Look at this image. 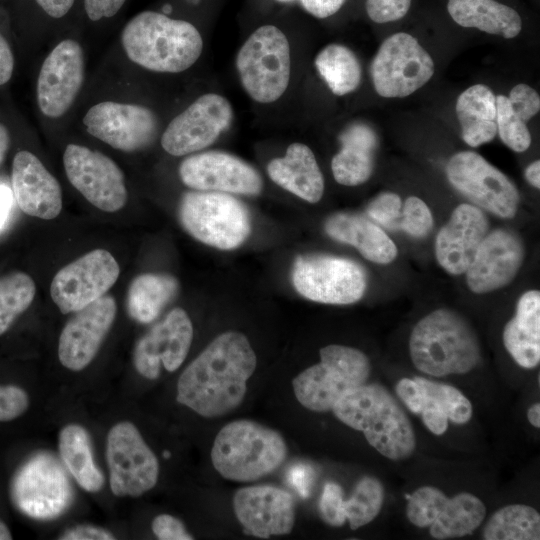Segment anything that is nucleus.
Here are the masks:
<instances>
[{"label": "nucleus", "mask_w": 540, "mask_h": 540, "mask_svg": "<svg viewBox=\"0 0 540 540\" xmlns=\"http://www.w3.org/2000/svg\"><path fill=\"white\" fill-rule=\"evenodd\" d=\"M256 364L248 338L241 332H224L181 373L176 400L200 416H224L243 402Z\"/></svg>", "instance_id": "f257e3e1"}, {"label": "nucleus", "mask_w": 540, "mask_h": 540, "mask_svg": "<svg viewBox=\"0 0 540 540\" xmlns=\"http://www.w3.org/2000/svg\"><path fill=\"white\" fill-rule=\"evenodd\" d=\"M121 42L132 62L161 73L187 70L203 50V39L193 24L154 11L134 16L124 26Z\"/></svg>", "instance_id": "f03ea898"}, {"label": "nucleus", "mask_w": 540, "mask_h": 540, "mask_svg": "<svg viewBox=\"0 0 540 540\" xmlns=\"http://www.w3.org/2000/svg\"><path fill=\"white\" fill-rule=\"evenodd\" d=\"M334 415L364 433L368 443L391 460L408 458L416 440L403 409L379 384H362L345 392L334 404Z\"/></svg>", "instance_id": "7ed1b4c3"}, {"label": "nucleus", "mask_w": 540, "mask_h": 540, "mask_svg": "<svg viewBox=\"0 0 540 540\" xmlns=\"http://www.w3.org/2000/svg\"><path fill=\"white\" fill-rule=\"evenodd\" d=\"M409 349L414 366L436 377L467 373L480 361L475 332L450 309H437L423 317L411 332Z\"/></svg>", "instance_id": "20e7f679"}, {"label": "nucleus", "mask_w": 540, "mask_h": 540, "mask_svg": "<svg viewBox=\"0 0 540 540\" xmlns=\"http://www.w3.org/2000/svg\"><path fill=\"white\" fill-rule=\"evenodd\" d=\"M282 435L261 423L239 419L217 433L211 461L224 478L237 482L256 481L273 473L287 458Z\"/></svg>", "instance_id": "39448f33"}, {"label": "nucleus", "mask_w": 540, "mask_h": 540, "mask_svg": "<svg viewBox=\"0 0 540 540\" xmlns=\"http://www.w3.org/2000/svg\"><path fill=\"white\" fill-rule=\"evenodd\" d=\"M319 353L320 362L299 373L292 387L302 406L326 412L345 392L366 383L370 362L362 351L344 345H327Z\"/></svg>", "instance_id": "423d86ee"}, {"label": "nucleus", "mask_w": 540, "mask_h": 540, "mask_svg": "<svg viewBox=\"0 0 540 540\" xmlns=\"http://www.w3.org/2000/svg\"><path fill=\"white\" fill-rule=\"evenodd\" d=\"M241 84L251 99L272 103L286 91L291 77V53L286 35L274 25L257 28L236 57Z\"/></svg>", "instance_id": "0eeeda50"}, {"label": "nucleus", "mask_w": 540, "mask_h": 540, "mask_svg": "<svg viewBox=\"0 0 540 540\" xmlns=\"http://www.w3.org/2000/svg\"><path fill=\"white\" fill-rule=\"evenodd\" d=\"M179 219L196 240L222 250L239 247L251 231L245 205L223 192L185 193L179 206Z\"/></svg>", "instance_id": "6e6552de"}, {"label": "nucleus", "mask_w": 540, "mask_h": 540, "mask_svg": "<svg viewBox=\"0 0 540 540\" xmlns=\"http://www.w3.org/2000/svg\"><path fill=\"white\" fill-rule=\"evenodd\" d=\"M291 278L301 296L324 304L355 303L367 288L366 273L358 263L332 255L297 256Z\"/></svg>", "instance_id": "1a4fd4ad"}, {"label": "nucleus", "mask_w": 540, "mask_h": 540, "mask_svg": "<svg viewBox=\"0 0 540 540\" xmlns=\"http://www.w3.org/2000/svg\"><path fill=\"white\" fill-rule=\"evenodd\" d=\"M370 71L374 89L380 96L402 98L432 78L434 62L415 37L399 32L381 44Z\"/></svg>", "instance_id": "9d476101"}, {"label": "nucleus", "mask_w": 540, "mask_h": 540, "mask_svg": "<svg viewBox=\"0 0 540 540\" xmlns=\"http://www.w3.org/2000/svg\"><path fill=\"white\" fill-rule=\"evenodd\" d=\"M106 461L110 488L115 496L139 497L158 481V459L131 422H119L109 430Z\"/></svg>", "instance_id": "9b49d317"}, {"label": "nucleus", "mask_w": 540, "mask_h": 540, "mask_svg": "<svg viewBox=\"0 0 540 540\" xmlns=\"http://www.w3.org/2000/svg\"><path fill=\"white\" fill-rule=\"evenodd\" d=\"M449 182L474 204L501 218L515 216L520 195L514 183L473 151L453 155L446 165Z\"/></svg>", "instance_id": "f8f14e48"}, {"label": "nucleus", "mask_w": 540, "mask_h": 540, "mask_svg": "<svg viewBox=\"0 0 540 540\" xmlns=\"http://www.w3.org/2000/svg\"><path fill=\"white\" fill-rule=\"evenodd\" d=\"M119 273L112 254L95 249L55 274L50 286L51 298L61 313L77 312L102 297L115 284Z\"/></svg>", "instance_id": "ddd939ff"}, {"label": "nucleus", "mask_w": 540, "mask_h": 540, "mask_svg": "<svg viewBox=\"0 0 540 540\" xmlns=\"http://www.w3.org/2000/svg\"><path fill=\"white\" fill-rule=\"evenodd\" d=\"M63 164L70 183L96 208L116 212L126 204L123 172L110 157L85 146L69 144Z\"/></svg>", "instance_id": "4468645a"}, {"label": "nucleus", "mask_w": 540, "mask_h": 540, "mask_svg": "<svg viewBox=\"0 0 540 540\" xmlns=\"http://www.w3.org/2000/svg\"><path fill=\"white\" fill-rule=\"evenodd\" d=\"M232 106L223 96L207 93L173 118L161 137L170 155L184 156L210 146L231 124Z\"/></svg>", "instance_id": "2eb2a0df"}, {"label": "nucleus", "mask_w": 540, "mask_h": 540, "mask_svg": "<svg viewBox=\"0 0 540 540\" xmlns=\"http://www.w3.org/2000/svg\"><path fill=\"white\" fill-rule=\"evenodd\" d=\"M83 123L90 135L124 152L147 147L158 131V120L152 110L142 105L114 101L92 106Z\"/></svg>", "instance_id": "dca6fc26"}, {"label": "nucleus", "mask_w": 540, "mask_h": 540, "mask_svg": "<svg viewBox=\"0 0 540 540\" xmlns=\"http://www.w3.org/2000/svg\"><path fill=\"white\" fill-rule=\"evenodd\" d=\"M11 498L17 508L34 518H52L70 499V487L58 463L45 455L27 461L11 483Z\"/></svg>", "instance_id": "f3484780"}, {"label": "nucleus", "mask_w": 540, "mask_h": 540, "mask_svg": "<svg viewBox=\"0 0 540 540\" xmlns=\"http://www.w3.org/2000/svg\"><path fill=\"white\" fill-rule=\"evenodd\" d=\"M84 80V55L72 39L58 43L42 63L37 80V101L41 112L50 118L64 115Z\"/></svg>", "instance_id": "a211bd4d"}, {"label": "nucleus", "mask_w": 540, "mask_h": 540, "mask_svg": "<svg viewBox=\"0 0 540 540\" xmlns=\"http://www.w3.org/2000/svg\"><path fill=\"white\" fill-rule=\"evenodd\" d=\"M179 176L186 186L198 191L257 195L263 186L256 169L223 151L187 157L179 166Z\"/></svg>", "instance_id": "6ab92c4d"}, {"label": "nucleus", "mask_w": 540, "mask_h": 540, "mask_svg": "<svg viewBox=\"0 0 540 540\" xmlns=\"http://www.w3.org/2000/svg\"><path fill=\"white\" fill-rule=\"evenodd\" d=\"M192 339L189 316L182 308H174L137 342L133 353L136 370L150 380L159 377L161 364L169 372L177 370L188 354Z\"/></svg>", "instance_id": "aec40b11"}, {"label": "nucleus", "mask_w": 540, "mask_h": 540, "mask_svg": "<svg viewBox=\"0 0 540 540\" xmlns=\"http://www.w3.org/2000/svg\"><path fill=\"white\" fill-rule=\"evenodd\" d=\"M233 510L244 532L262 539L289 534L295 524L293 497L269 484L238 489L233 496Z\"/></svg>", "instance_id": "412c9836"}, {"label": "nucleus", "mask_w": 540, "mask_h": 540, "mask_svg": "<svg viewBox=\"0 0 540 540\" xmlns=\"http://www.w3.org/2000/svg\"><path fill=\"white\" fill-rule=\"evenodd\" d=\"M117 313L112 296L103 295L77 311L64 326L58 343V358L71 371H81L95 358Z\"/></svg>", "instance_id": "4be33fe9"}, {"label": "nucleus", "mask_w": 540, "mask_h": 540, "mask_svg": "<svg viewBox=\"0 0 540 540\" xmlns=\"http://www.w3.org/2000/svg\"><path fill=\"white\" fill-rule=\"evenodd\" d=\"M523 259L524 247L514 232H488L465 272L467 285L478 294L502 288L514 279Z\"/></svg>", "instance_id": "5701e85b"}, {"label": "nucleus", "mask_w": 540, "mask_h": 540, "mask_svg": "<svg viewBox=\"0 0 540 540\" xmlns=\"http://www.w3.org/2000/svg\"><path fill=\"white\" fill-rule=\"evenodd\" d=\"M488 230V219L479 207L467 203L457 206L436 237L439 265L452 275L465 273Z\"/></svg>", "instance_id": "b1692460"}, {"label": "nucleus", "mask_w": 540, "mask_h": 540, "mask_svg": "<svg viewBox=\"0 0 540 540\" xmlns=\"http://www.w3.org/2000/svg\"><path fill=\"white\" fill-rule=\"evenodd\" d=\"M11 183L13 197L25 214L45 220L60 214L61 187L33 153L22 150L15 154Z\"/></svg>", "instance_id": "393cba45"}, {"label": "nucleus", "mask_w": 540, "mask_h": 540, "mask_svg": "<svg viewBox=\"0 0 540 540\" xmlns=\"http://www.w3.org/2000/svg\"><path fill=\"white\" fill-rule=\"evenodd\" d=\"M271 180L299 198L317 203L324 192V179L312 150L303 143H292L283 157L267 166Z\"/></svg>", "instance_id": "a878e982"}, {"label": "nucleus", "mask_w": 540, "mask_h": 540, "mask_svg": "<svg viewBox=\"0 0 540 540\" xmlns=\"http://www.w3.org/2000/svg\"><path fill=\"white\" fill-rule=\"evenodd\" d=\"M325 232L334 240L355 247L374 263L388 264L398 253L395 243L376 223L354 213H336L324 224Z\"/></svg>", "instance_id": "bb28decb"}, {"label": "nucleus", "mask_w": 540, "mask_h": 540, "mask_svg": "<svg viewBox=\"0 0 540 540\" xmlns=\"http://www.w3.org/2000/svg\"><path fill=\"white\" fill-rule=\"evenodd\" d=\"M340 151L331 161L336 182L357 186L366 182L374 168L378 140L373 129L364 123L349 125L339 136Z\"/></svg>", "instance_id": "cd10ccee"}, {"label": "nucleus", "mask_w": 540, "mask_h": 540, "mask_svg": "<svg viewBox=\"0 0 540 540\" xmlns=\"http://www.w3.org/2000/svg\"><path fill=\"white\" fill-rule=\"evenodd\" d=\"M503 343L513 359L524 368L540 361V293L525 292L518 300L516 314L504 327Z\"/></svg>", "instance_id": "c85d7f7f"}, {"label": "nucleus", "mask_w": 540, "mask_h": 540, "mask_svg": "<svg viewBox=\"0 0 540 540\" xmlns=\"http://www.w3.org/2000/svg\"><path fill=\"white\" fill-rule=\"evenodd\" d=\"M463 140L478 147L494 139L497 134L496 96L492 90L475 84L463 91L455 106Z\"/></svg>", "instance_id": "c756f323"}, {"label": "nucleus", "mask_w": 540, "mask_h": 540, "mask_svg": "<svg viewBox=\"0 0 540 540\" xmlns=\"http://www.w3.org/2000/svg\"><path fill=\"white\" fill-rule=\"evenodd\" d=\"M447 10L462 27L477 28L507 39L516 37L522 28L518 12L495 0H448Z\"/></svg>", "instance_id": "7c9ffc66"}, {"label": "nucleus", "mask_w": 540, "mask_h": 540, "mask_svg": "<svg viewBox=\"0 0 540 540\" xmlns=\"http://www.w3.org/2000/svg\"><path fill=\"white\" fill-rule=\"evenodd\" d=\"M58 447L62 461L81 488L91 493L103 488L105 477L94 462L90 437L81 425L64 426Z\"/></svg>", "instance_id": "2f4dec72"}, {"label": "nucleus", "mask_w": 540, "mask_h": 540, "mask_svg": "<svg viewBox=\"0 0 540 540\" xmlns=\"http://www.w3.org/2000/svg\"><path fill=\"white\" fill-rule=\"evenodd\" d=\"M178 290L177 280L167 274L144 273L130 284L127 310L131 318L141 323L155 320Z\"/></svg>", "instance_id": "473e14b6"}, {"label": "nucleus", "mask_w": 540, "mask_h": 540, "mask_svg": "<svg viewBox=\"0 0 540 540\" xmlns=\"http://www.w3.org/2000/svg\"><path fill=\"white\" fill-rule=\"evenodd\" d=\"M486 515L484 503L475 495L460 493L448 499L444 508L430 525L435 539L462 537L475 531Z\"/></svg>", "instance_id": "72a5a7b5"}, {"label": "nucleus", "mask_w": 540, "mask_h": 540, "mask_svg": "<svg viewBox=\"0 0 540 540\" xmlns=\"http://www.w3.org/2000/svg\"><path fill=\"white\" fill-rule=\"evenodd\" d=\"M315 66L333 94L353 92L361 81V66L352 50L340 44L325 46L315 58Z\"/></svg>", "instance_id": "f704fd0d"}, {"label": "nucleus", "mask_w": 540, "mask_h": 540, "mask_svg": "<svg viewBox=\"0 0 540 540\" xmlns=\"http://www.w3.org/2000/svg\"><path fill=\"white\" fill-rule=\"evenodd\" d=\"M486 540H538L540 515L532 507L511 504L497 510L483 530Z\"/></svg>", "instance_id": "c9c22d12"}, {"label": "nucleus", "mask_w": 540, "mask_h": 540, "mask_svg": "<svg viewBox=\"0 0 540 540\" xmlns=\"http://www.w3.org/2000/svg\"><path fill=\"white\" fill-rule=\"evenodd\" d=\"M35 292L33 279L24 272L9 273L0 278V335L31 305Z\"/></svg>", "instance_id": "e433bc0d"}, {"label": "nucleus", "mask_w": 540, "mask_h": 540, "mask_svg": "<svg viewBox=\"0 0 540 540\" xmlns=\"http://www.w3.org/2000/svg\"><path fill=\"white\" fill-rule=\"evenodd\" d=\"M384 500L383 486L374 477H363L351 497L343 500V511L351 529L370 523L380 512Z\"/></svg>", "instance_id": "4c0bfd02"}, {"label": "nucleus", "mask_w": 540, "mask_h": 540, "mask_svg": "<svg viewBox=\"0 0 540 540\" xmlns=\"http://www.w3.org/2000/svg\"><path fill=\"white\" fill-rule=\"evenodd\" d=\"M497 133L501 141L515 152L526 151L531 144V135L525 121L511 106L507 96H496Z\"/></svg>", "instance_id": "58836bf2"}, {"label": "nucleus", "mask_w": 540, "mask_h": 540, "mask_svg": "<svg viewBox=\"0 0 540 540\" xmlns=\"http://www.w3.org/2000/svg\"><path fill=\"white\" fill-rule=\"evenodd\" d=\"M424 393L438 402L448 419L457 424L468 422L473 410L470 401L455 387L415 377Z\"/></svg>", "instance_id": "ea45409f"}, {"label": "nucleus", "mask_w": 540, "mask_h": 540, "mask_svg": "<svg viewBox=\"0 0 540 540\" xmlns=\"http://www.w3.org/2000/svg\"><path fill=\"white\" fill-rule=\"evenodd\" d=\"M447 501V496L438 488L432 486L420 487L409 498L406 510L407 517L415 526H430Z\"/></svg>", "instance_id": "a19ab883"}, {"label": "nucleus", "mask_w": 540, "mask_h": 540, "mask_svg": "<svg viewBox=\"0 0 540 540\" xmlns=\"http://www.w3.org/2000/svg\"><path fill=\"white\" fill-rule=\"evenodd\" d=\"M433 227V216L427 204L416 196L408 197L403 205L399 228L407 234L421 238Z\"/></svg>", "instance_id": "79ce46f5"}, {"label": "nucleus", "mask_w": 540, "mask_h": 540, "mask_svg": "<svg viewBox=\"0 0 540 540\" xmlns=\"http://www.w3.org/2000/svg\"><path fill=\"white\" fill-rule=\"evenodd\" d=\"M401 208V199L397 194L383 192L368 204L366 213L377 225L395 230L399 228Z\"/></svg>", "instance_id": "37998d69"}, {"label": "nucleus", "mask_w": 540, "mask_h": 540, "mask_svg": "<svg viewBox=\"0 0 540 540\" xmlns=\"http://www.w3.org/2000/svg\"><path fill=\"white\" fill-rule=\"evenodd\" d=\"M343 491L336 483H326L319 501L322 519L329 525L342 526L346 517L343 511Z\"/></svg>", "instance_id": "c03bdc74"}, {"label": "nucleus", "mask_w": 540, "mask_h": 540, "mask_svg": "<svg viewBox=\"0 0 540 540\" xmlns=\"http://www.w3.org/2000/svg\"><path fill=\"white\" fill-rule=\"evenodd\" d=\"M29 407L26 391L15 385L0 386V422L14 420Z\"/></svg>", "instance_id": "a18cd8bd"}, {"label": "nucleus", "mask_w": 540, "mask_h": 540, "mask_svg": "<svg viewBox=\"0 0 540 540\" xmlns=\"http://www.w3.org/2000/svg\"><path fill=\"white\" fill-rule=\"evenodd\" d=\"M411 0H366V12L376 23H387L406 15Z\"/></svg>", "instance_id": "49530a36"}, {"label": "nucleus", "mask_w": 540, "mask_h": 540, "mask_svg": "<svg viewBox=\"0 0 540 540\" xmlns=\"http://www.w3.org/2000/svg\"><path fill=\"white\" fill-rule=\"evenodd\" d=\"M514 111L526 122L540 110L539 94L527 84L514 86L508 97Z\"/></svg>", "instance_id": "de8ad7c7"}, {"label": "nucleus", "mask_w": 540, "mask_h": 540, "mask_svg": "<svg viewBox=\"0 0 540 540\" xmlns=\"http://www.w3.org/2000/svg\"><path fill=\"white\" fill-rule=\"evenodd\" d=\"M154 535L160 540H192L194 537L187 532L184 524L170 514L156 516L151 524Z\"/></svg>", "instance_id": "09e8293b"}, {"label": "nucleus", "mask_w": 540, "mask_h": 540, "mask_svg": "<svg viewBox=\"0 0 540 540\" xmlns=\"http://www.w3.org/2000/svg\"><path fill=\"white\" fill-rule=\"evenodd\" d=\"M420 414L426 427L435 435H442L447 430L448 417L433 398L427 395L425 396Z\"/></svg>", "instance_id": "8fccbe9b"}, {"label": "nucleus", "mask_w": 540, "mask_h": 540, "mask_svg": "<svg viewBox=\"0 0 540 540\" xmlns=\"http://www.w3.org/2000/svg\"><path fill=\"white\" fill-rule=\"evenodd\" d=\"M396 393L411 412H421L426 395L415 379H401L396 385Z\"/></svg>", "instance_id": "3c124183"}, {"label": "nucleus", "mask_w": 540, "mask_h": 540, "mask_svg": "<svg viewBox=\"0 0 540 540\" xmlns=\"http://www.w3.org/2000/svg\"><path fill=\"white\" fill-rule=\"evenodd\" d=\"M61 540H114L115 536L102 527L82 524L65 530L60 536Z\"/></svg>", "instance_id": "603ef678"}, {"label": "nucleus", "mask_w": 540, "mask_h": 540, "mask_svg": "<svg viewBox=\"0 0 540 540\" xmlns=\"http://www.w3.org/2000/svg\"><path fill=\"white\" fill-rule=\"evenodd\" d=\"M126 0H84V9L88 18L98 21L114 16Z\"/></svg>", "instance_id": "864d4df0"}, {"label": "nucleus", "mask_w": 540, "mask_h": 540, "mask_svg": "<svg viewBox=\"0 0 540 540\" xmlns=\"http://www.w3.org/2000/svg\"><path fill=\"white\" fill-rule=\"evenodd\" d=\"M303 8L317 18H327L335 14L346 0H299Z\"/></svg>", "instance_id": "5fc2aeb1"}, {"label": "nucleus", "mask_w": 540, "mask_h": 540, "mask_svg": "<svg viewBox=\"0 0 540 540\" xmlns=\"http://www.w3.org/2000/svg\"><path fill=\"white\" fill-rule=\"evenodd\" d=\"M14 57L11 48L0 33V85L7 83L13 73Z\"/></svg>", "instance_id": "6e6d98bb"}, {"label": "nucleus", "mask_w": 540, "mask_h": 540, "mask_svg": "<svg viewBox=\"0 0 540 540\" xmlns=\"http://www.w3.org/2000/svg\"><path fill=\"white\" fill-rule=\"evenodd\" d=\"M37 4L51 17L61 18L74 4V0H36Z\"/></svg>", "instance_id": "4d7b16f0"}, {"label": "nucleus", "mask_w": 540, "mask_h": 540, "mask_svg": "<svg viewBox=\"0 0 540 540\" xmlns=\"http://www.w3.org/2000/svg\"><path fill=\"white\" fill-rule=\"evenodd\" d=\"M12 191L6 186L0 184V230L4 227L10 215L13 203Z\"/></svg>", "instance_id": "13d9d810"}, {"label": "nucleus", "mask_w": 540, "mask_h": 540, "mask_svg": "<svg viewBox=\"0 0 540 540\" xmlns=\"http://www.w3.org/2000/svg\"><path fill=\"white\" fill-rule=\"evenodd\" d=\"M526 180L535 188H540V161L536 160L525 170Z\"/></svg>", "instance_id": "bf43d9fd"}, {"label": "nucleus", "mask_w": 540, "mask_h": 540, "mask_svg": "<svg viewBox=\"0 0 540 540\" xmlns=\"http://www.w3.org/2000/svg\"><path fill=\"white\" fill-rule=\"evenodd\" d=\"M10 145V135L6 127L0 124V164L5 159Z\"/></svg>", "instance_id": "052dcab7"}, {"label": "nucleus", "mask_w": 540, "mask_h": 540, "mask_svg": "<svg viewBox=\"0 0 540 540\" xmlns=\"http://www.w3.org/2000/svg\"><path fill=\"white\" fill-rule=\"evenodd\" d=\"M527 418L529 422L536 428L540 427V404L535 403L528 408Z\"/></svg>", "instance_id": "680f3d73"}, {"label": "nucleus", "mask_w": 540, "mask_h": 540, "mask_svg": "<svg viewBox=\"0 0 540 540\" xmlns=\"http://www.w3.org/2000/svg\"><path fill=\"white\" fill-rule=\"evenodd\" d=\"M12 535L7 525L0 520V540H11Z\"/></svg>", "instance_id": "e2e57ef3"}, {"label": "nucleus", "mask_w": 540, "mask_h": 540, "mask_svg": "<svg viewBox=\"0 0 540 540\" xmlns=\"http://www.w3.org/2000/svg\"><path fill=\"white\" fill-rule=\"evenodd\" d=\"M163 11H164L165 13H169V12L171 11V6H170V5H165V6L163 7Z\"/></svg>", "instance_id": "0e129e2a"}, {"label": "nucleus", "mask_w": 540, "mask_h": 540, "mask_svg": "<svg viewBox=\"0 0 540 540\" xmlns=\"http://www.w3.org/2000/svg\"><path fill=\"white\" fill-rule=\"evenodd\" d=\"M277 1L282 2V3H289V2H292L294 0H277Z\"/></svg>", "instance_id": "69168bd1"}]
</instances>
